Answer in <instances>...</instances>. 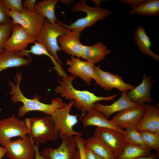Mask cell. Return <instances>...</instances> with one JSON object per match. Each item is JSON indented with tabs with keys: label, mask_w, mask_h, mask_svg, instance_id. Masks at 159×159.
<instances>
[{
	"label": "cell",
	"mask_w": 159,
	"mask_h": 159,
	"mask_svg": "<svg viewBox=\"0 0 159 159\" xmlns=\"http://www.w3.org/2000/svg\"><path fill=\"white\" fill-rule=\"evenodd\" d=\"M111 50L102 42L93 45H84L81 57L94 64L104 59Z\"/></svg>",
	"instance_id": "obj_22"
},
{
	"label": "cell",
	"mask_w": 159,
	"mask_h": 159,
	"mask_svg": "<svg viewBox=\"0 0 159 159\" xmlns=\"http://www.w3.org/2000/svg\"><path fill=\"white\" fill-rule=\"evenodd\" d=\"M9 14L13 23L20 25L37 38L46 19L41 15L25 8L21 13L9 11Z\"/></svg>",
	"instance_id": "obj_9"
},
{
	"label": "cell",
	"mask_w": 159,
	"mask_h": 159,
	"mask_svg": "<svg viewBox=\"0 0 159 159\" xmlns=\"http://www.w3.org/2000/svg\"><path fill=\"white\" fill-rule=\"evenodd\" d=\"M58 0H43L37 3L34 11L46 18L52 24L57 21L55 12V8Z\"/></svg>",
	"instance_id": "obj_24"
},
{
	"label": "cell",
	"mask_w": 159,
	"mask_h": 159,
	"mask_svg": "<svg viewBox=\"0 0 159 159\" xmlns=\"http://www.w3.org/2000/svg\"><path fill=\"white\" fill-rule=\"evenodd\" d=\"M152 150L147 146H138L128 143L116 159H137L148 156L151 154Z\"/></svg>",
	"instance_id": "obj_26"
},
{
	"label": "cell",
	"mask_w": 159,
	"mask_h": 159,
	"mask_svg": "<svg viewBox=\"0 0 159 159\" xmlns=\"http://www.w3.org/2000/svg\"><path fill=\"white\" fill-rule=\"evenodd\" d=\"M85 159H96V155L90 149L85 147Z\"/></svg>",
	"instance_id": "obj_37"
},
{
	"label": "cell",
	"mask_w": 159,
	"mask_h": 159,
	"mask_svg": "<svg viewBox=\"0 0 159 159\" xmlns=\"http://www.w3.org/2000/svg\"><path fill=\"white\" fill-rule=\"evenodd\" d=\"M39 142H37L35 144H34V146L35 153V159H47L39 152Z\"/></svg>",
	"instance_id": "obj_38"
},
{
	"label": "cell",
	"mask_w": 159,
	"mask_h": 159,
	"mask_svg": "<svg viewBox=\"0 0 159 159\" xmlns=\"http://www.w3.org/2000/svg\"><path fill=\"white\" fill-rule=\"evenodd\" d=\"M37 1L36 0H25L22 2V6L24 8L34 11V6Z\"/></svg>",
	"instance_id": "obj_35"
},
{
	"label": "cell",
	"mask_w": 159,
	"mask_h": 159,
	"mask_svg": "<svg viewBox=\"0 0 159 159\" xmlns=\"http://www.w3.org/2000/svg\"><path fill=\"white\" fill-rule=\"evenodd\" d=\"M94 68L99 78L97 85L106 91L116 88L122 92H127L135 87L124 81L122 76L102 70L100 65H95Z\"/></svg>",
	"instance_id": "obj_14"
},
{
	"label": "cell",
	"mask_w": 159,
	"mask_h": 159,
	"mask_svg": "<svg viewBox=\"0 0 159 159\" xmlns=\"http://www.w3.org/2000/svg\"><path fill=\"white\" fill-rule=\"evenodd\" d=\"M69 31L58 23H50L46 19L37 37L36 42L42 45L49 53L55 59L57 62L62 64L57 52L62 51L58 44V39L59 37L66 34Z\"/></svg>",
	"instance_id": "obj_5"
},
{
	"label": "cell",
	"mask_w": 159,
	"mask_h": 159,
	"mask_svg": "<svg viewBox=\"0 0 159 159\" xmlns=\"http://www.w3.org/2000/svg\"><path fill=\"white\" fill-rule=\"evenodd\" d=\"M134 40L138 49L143 54L159 62V56L150 49L151 46L150 39L147 35L143 27L139 26L135 30Z\"/></svg>",
	"instance_id": "obj_23"
},
{
	"label": "cell",
	"mask_w": 159,
	"mask_h": 159,
	"mask_svg": "<svg viewBox=\"0 0 159 159\" xmlns=\"http://www.w3.org/2000/svg\"><path fill=\"white\" fill-rule=\"evenodd\" d=\"M84 127L95 126L114 130L124 135L125 130L116 126L101 113L92 109L87 113L82 120Z\"/></svg>",
	"instance_id": "obj_21"
},
{
	"label": "cell",
	"mask_w": 159,
	"mask_h": 159,
	"mask_svg": "<svg viewBox=\"0 0 159 159\" xmlns=\"http://www.w3.org/2000/svg\"><path fill=\"white\" fill-rule=\"evenodd\" d=\"M5 8L9 11L21 13L23 10L21 0H1Z\"/></svg>",
	"instance_id": "obj_32"
},
{
	"label": "cell",
	"mask_w": 159,
	"mask_h": 159,
	"mask_svg": "<svg viewBox=\"0 0 159 159\" xmlns=\"http://www.w3.org/2000/svg\"><path fill=\"white\" fill-rule=\"evenodd\" d=\"M32 59L26 49L13 51L4 49L0 53V72L9 68L27 66Z\"/></svg>",
	"instance_id": "obj_16"
},
{
	"label": "cell",
	"mask_w": 159,
	"mask_h": 159,
	"mask_svg": "<svg viewBox=\"0 0 159 159\" xmlns=\"http://www.w3.org/2000/svg\"><path fill=\"white\" fill-rule=\"evenodd\" d=\"M11 33L4 49L13 51L26 49L30 43L36 42L37 37L20 25L12 23Z\"/></svg>",
	"instance_id": "obj_13"
},
{
	"label": "cell",
	"mask_w": 159,
	"mask_h": 159,
	"mask_svg": "<svg viewBox=\"0 0 159 159\" xmlns=\"http://www.w3.org/2000/svg\"><path fill=\"white\" fill-rule=\"evenodd\" d=\"M66 62L68 66L67 70L69 72L80 78L88 85H91L92 79L96 83L98 81L99 77L95 70L94 64L73 56L70 59H66Z\"/></svg>",
	"instance_id": "obj_12"
},
{
	"label": "cell",
	"mask_w": 159,
	"mask_h": 159,
	"mask_svg": "<svg viewBox=\"0 0 159 159\" xmlns=\"http://www.w3.org/2000/svg\"><path fill=\"white\" fill-rule=\"evenodd\" d=\"M145 111L144 104L137 107L124 110L117 113L110 120L123 129L136 128L139 124Z\"/></svg>",
	"instance_id": "obj_15"
},
{
	"label": "cell",
	"mask_w": 159,
	"mask_h": 159,
	"mask_svg": "<svg viewBox=\"0 0 159 159\" xmlns=\"http://www.w3.org/2000/svg\"><path fill=\"white\" fill-rule=\"evenodd\" d=\"M22 79V75L20 72H17L15 77V83L8 82L11 87L9 94L11 95V100L13 103L20 102L22 103L18 110L17 116L23 117L28 112L33 111L43 112L47 115H51L57 110L64 106L65 103L61 98L56 97L52 99L49 104L41 102L39 96L37 94L32 99L26 97L21 92L20 85Z\"/></svg>",
	"instance_id": "obj_1"
},
{
	"label": "cell",
	"mask_w": 159,
	"mask_h": 159,
	"mask_svg": "<svg viewBox=\"0 0 159 159\" xmlns=\"http://www.w3.org/2000/svg\"><path fill=\"white\" fill-rule=\"evenodd\" d=\"M62 78L61 80H58L59 84L54 89L55 93L66 100H74V105L83 114L93 109L96 102L113 100L117 96L115 94L109 96H99L88 91L77 90L74 87L72 84L73 80L77 77L67 74Z\"/></svg>",
	"instance_id": "obj_2"
},
{
	"label": "cell",
	"mask_w": 159,
	"mask_h": 159,
	"mask_svg": "<svg viewBox=\"0 0 159 159\" xmlns=\"http://www.w3.org/2000/svg\"><path fill=\"white\" fill-rule=\"evenodd\" d=\"M143 105H141L131 100L127 97V92H123L120 98L112 104L105 105L97 102L94 104L93 109L100 112L108 119L115 113L127 109L139 107Z\"/></svg>",
	"instance_id": "obj_17"
},
{
	"label": "cell",
	"mask_w": 159,
	"mask_h": 159,
	"mask_svg": "<svg viewBox=\"0 0 159 159\" xmlns=\"http://www.w3.org/2000/svg\"><path fill=\"white\" fill-rule=\"evenodd\" d=\"M72 10L74 12L79 11L84 12L86 14V16L84 17L77 19L69 25H67L58 20L57 22L69 31L76 30L80 33L85 28L104 19L112 13L111 11L107 9L97 6H90L83 0H81L72 6Z\"/></svg>",
	"instance_id": "obj_3"
},
{
	"label": "cell",
	"mask_w": 159,
	"mask_h": 159,
	"mask_svg": "<svg viewBox=\"0 0 159 159\" xmlns=\"http://www.w3.org/2000/svg\"><path fill=\"white\" fill-rule=\"evenodd\" d=\"M29 133L26 123L14 115L0 120V144L2 145L11 140L12 138L19 137L22 138Z\"/></svg>",
	"instance_id": "obj_7"
},
{
	"label": "cell",
	"mask_w": 159,
	"mask_h": 159,
	"mask_svg": "<svg viewBox=\"0 0 159 159\" xmlns=\"http://www.w3.org/2000/svg\"><path fill=\"white\" fill-rule=\"evenodd\" d=\"M24 121L29 130V136L37 142L55 140L59 137V131L51 115L27 118Z\"/></svg>",
	"instance_id": "obj_4"
},
{
	"label": "cell",
	"mask_w": 159,
	"mask_h": 159,
	"mask_svg": "<svg viewBox=\"0 0 159 159\" xmlns=\"http://www.w3.org/2000/svg\"><path fill=\"white\" fill-rule=\"evenodd\" d=\"M73 0H61L60 2L63 4H71L74 1Z\"/></svg>",
	"instance_id": "obj_41"
},
{
	"label": "cell",
	"mask_w": 159,
	"mask_h": 159,
	"mask_svg": "<svg viewBox=\"0 0 159 159\" xmlns=\"http://www.w3.org/2000/svg\"><path fill=\"white\" fill-rule=\"evenodd\" d=\"M157 158L156 156L154 154H151L150 156L147 157H142L137 159H155Z\"/></svg>",
	"instance_id": "obj_40"
},
{
	"label": "cell",
	"mask_w": 159,
	"mask_h": 159,
	"mask_svg": "<svg viewBox=\"0 0 159 159\" xmlns=\"http://www.w3.org/2000/svg\"><path fill=\"white\" fill-rule=\"evenodd\" d=\"M12 23L11 19L7 23L0 24V53L4 49L5 45L11 35Z\"/></svg>",
	"instance_id": "obj_31"
},
{
	"label": "cell",
	"mask_w": 159,
	"mask_h": 159,
	"mask_svg": "<svg viewBox=\"0 0 159 159\" xmlns=\"http://www.w3.org/2000/svg\"><path fill=\"white\" fill-rule=\"evenodd\" d=\"M85 147L91 149L95 155L103 159H116L113 152L102 142L91 137L85 140Z\"/></svg>",
	"instance_id": "obj_25"
},
{
	"label": "cell",
	"mask_w": 159,
	"mask_h": 159,
	"mask_svg": "<svg viewBox=\"0 0 159 159\" xmlns=\"http://www.w3.org/2000/svg\"><path fill=\"white\" fill-rule=\"evenodd\" d=\"M6 150L3 146H0V159H2L6 154Z\"/></svg>",
	"instance_id": "obj_39"
},
{
	"label": "cell",
	"mask_w": 159,
	"mask_h": 159,
	"mask_svg": "<svg viewBox=\"0 0 159 159\" xmlns=\"http://www.w3.org/2000/svg\"><path fill=\"white\" fill-rule=\"evenodd\" d=\"M144 113L136 130L159 133V110L148 104H144Z\"/></svg>",
	"instance_id": "obj_19"
},
{
	"label": "cell",
	"mask_w": 159,
	"mask_h": 159,
	"mask_svg": "<svg viewBox=\"0 0 159 159\" xmlns=\"http://www.w3.org/2000/svg\"><path fill=\"white\" fill-rule=\"evenodd\" d=\"M96 155V159H103L102 158H101V157H100V156Z\"/></svg>",
	"instance_id": "obj_42"
},
{
	"label": "cell",
	"mask_w": 159,
	"mask_h": 159,
	"mask_svg": "<svg viewBox=\"0 0 159 159\" xmlns=\"http://www.w3.org/2000/svg\"><path fill=\"white\" fill-rule=\"evenodd\" d=\"M138 131L142 136L148 147L152 149H158L159 133L145 131Z\"/></svg>",
	"instance_id": "obj_30"
},
{
	"label": "cell",
	"mask_w": 159,
	"mask_h": 159,
	"mask_svg": "<svg viewBox=\"0 0 159 159\" xmlns=\"http://www.w3.org/2000/svg\"><path fill=\"white\" fill-rule=\"evenodd\" d=\"M145 0H122L121 1L124 3L130 5L132 9L136 8L141 4H142Z\"/></svg>",
	"instance_id": "obj_36"
},
{
	"label": "cell",
	"mask_w": 159,
	"mask_h": 159,
	"mask_svg": "<svg viewBox=\"0 0 159 159\" xmlns=\"http://www.w3.org/2000/svg\"><path fill=\"white\" fill-rule=\"evenodd\" d=\"M94 136L105 144L117 157L129 143L125 136L114 130L97 127Z\"/></svg>",
	"instance_id": "obj_10"
},
{
	"label": "cell",
	"mask_w": 159,
	"mask_h": 159,
	"mask_svg": "<svg viewBox=\"0 0 159 159\" xmlns=\"http://www.w3.org/2000/svg\"><path fill=\"white\" fill-rule=\"evenodd\" d=\"M124 136L130 143L138 146L148 147L142 136L135 127H130L126 129Z\"/></svg>",
	"instance_id": "obj_29"
},
{
	"label": "cell",
	"mask_w": 159,
	"mask_h": 159,
	"mask_svg": "<svg viewBox=\"0 0 159 159\" xmlns=\"http://www.w3.org/2000/svg\"><path fill=\"white\" fill-rule=\"evenodd\" d=\"M150 76H147L143 74L142 82L132 90L127 92L128 98L131 100L141 105L145 102L151 103L152 100L151 98L150 91L153 81H150Z\"/></svg>",
	"instance_id": "obj_20"
},
{
	"label": "cell",
	"mask_w": 159,
	"mask_h": 159,
	"mask_svg": "<svg viewBox=\"0 0 159 159\" xmlns=\"http://www.w3.org/2000/svg\"><path fill=\"white\" fill-rule=\"evenodd\" d=\"M74 101H70L64 106L57 110L51 115L59 131V136L61 138L64 136H81L82 133L74 131L73 127L78 122L77 115L70 113L74 106Z\"/></svg>",
	"instance_id": "obj_6"
},
{
	"label": "cell",
	"mask_w": 159,
	"mask_h": 159,
	"mask_svg": "<svg viewBox=\"0 0 159 159\" xmlns=\"http://www.w3.org/2000/svg\"><path fill=\"white\" fill-rule=\"evenodd\" d=\"M34 140L29 136L10 140L2 146L6 150V155L9 159H34L35 153Z\"/></svg>",
	"instance_id": "obj_8"
},
{
	"label": "cell",
	"mask_w": 159,
	"mask_h": 159,
	"mask_svg": "<svg viewBox=\"0 0 159 159\" xmlns=\"http://www.w3.org/2000/svg\"><path fill=\"white\" fill-rule=\"evenodd\" d=\"M9 11L3 5L1 0H0V24L8 23L11 19Z\"/></svg>",
	"instance_id": "obj_34"
},
{
	"label": "cell",
	"mask_w": 159,
	"mask_h": 159,
	"mask_svg": "<svg viewBox=\"0 0 159 159\" xmlns=\"http://www.w3.org/2000/svg\"><path fill=\"white\" fill-rule=\"evenodd\" d=\"M34 43V44L32 45L29 50H27V52L29 53H31L38 55H44L48 57L53 63L54 66V68L56 71L58 76L62 77L67 74L62 65L57 62L42 45L37 42Z\"/></svg>",
	"instance_id": "obj_28"
},
{
	"label": "cell",
	"mask_w": 159,
	"mask_h": 159,
	"mask_svg": "<svg viewBox=\"0 0 159 159\" xmlns=\"http://www.w3.org/2000/svg\"><path fill=\"white\" fill-rule=\"evenodd\" d=\"M130 13L131 14L158 16L159 15V0H145L138 7L132 9Z\"/></svg>",
	"instance_id": "obj_27"
},
{
	"label": "cell",
	"mask_w": 159,
	"mask_h": 159,
	"mask_svg": "<svg viewBox=\"0 0 159 159\" xmlns=\"http://www.w3.org/2000/svg\"><path fill=\"white\" fill-rule=\"evenodd\" d=\"M80 33L77 31H69L60 36L58 39L62 50L71 56L81 57L83 45L80 41Z\"/></svg>",
	"instance_id": "obj_18"
},
{
	"label": "cell",
	"mask_w": 159,
	"mask_h": 159,
	"mask_svg": "<svg viewBox=\"0 0 159 159\" xmlns=\"http://www.w3.org/2000/svg\"><path fill=\"white\" fill-rule=\"evenodd\" d=\"M61 138L62 142L58 148H46L40 153L47 159H79L74 137L64 136Z\"/></svg>",
	"instance_id": "obj_11"
},
{
	"label": "cell",
	"mask_w": 159,
	"mask_h": 159,
	"mask_svg": "<svg viewBox=\"0 0 159 159\" xmlns=\"http://www.w3.org/2000/svg\"><path fill=\"white\" fill-rule=\"evenodd\" d=\"M74 138L76 147L78 149L79 159H85V140L80 135L75 136Z\"/></svg>",
	"instance_id": "obj_33"
}]
</instances>
